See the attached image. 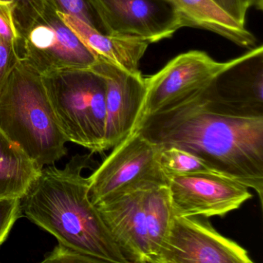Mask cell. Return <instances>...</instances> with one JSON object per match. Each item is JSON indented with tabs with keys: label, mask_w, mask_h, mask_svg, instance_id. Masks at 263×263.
Segmentation results:
<instances>
[{
	"label": "cell",
	"mask_w": 263,
	"mask_h": 263,
	"mask_svg": "<svg viewBox=\"0 0 263 263\" xmlns=\"http://www.w3.org/2000/svg\"><path fill=\"white\" fill-rule=\"evenodd\" d=\"M184 27L216 33L245 49L256 47L257 40L246 25L239 24L215 0H170Z\"/></svg>",
	"instance_id": "obj_15"
},
{
	"label": "cell",
	"mask_w": 263,
	"mask_h": 263,
	"mask_svg": "<svg viewBox=\"0 0 263 263\" xmlns=\"http://www.w3.org/2000/svg\"><path fill=\"white\" fill-rule=\"evenodd\" d=\"M144 191L125 192L96 205L128 263H152L143 211Z\"/></svg>",
	"instance_id": "obj_13"
},
{
	"label": "cell",
	"mask_w": 263,
	"mask_h": 263,
	"mask_svg": "<svg viewBox=\"0 0 263 263\" xmlns=\"http://www.w3.org/2000/svg\"><path fill=\"white\" fill-rule=\"evenodd\" d=\"M104 33L134 36L151 44L170 39L183 28L170 0H87Z\"/></svg>",
	"instance_id": "obj_9"
},
{
	"label": "cell",
	"mask_w": 263,
	"mask_h": 263,
	"mask_svg": "<svg viewBox=\"0 0 263 263\" xmlns=\"http://www.w3.org/2000/svg\"><path fill=\"white\" fill-rule=\"evenodd\" d=\"M43 79L67 142L82 146L92 154L105 152L104 80L91 70L63 72Z\"/></svg>",
	"instance_id": "obj_4"
},
{
	"label": "cell",
	"mask_w": 263,
	"mask_h": 263,
	"mask_svg": "<svg viewBox=\"0 0 263 263\" xmlns=\"http://www.w3.org/2000/svg\"><path fill=\"white\" fill-rule=\"evenodd\" d=\"M207 218L173 215L158 263H253L246 249L217 232Z\"/></svg>",
	"instance_id": "obj_8"
},
{
	"label": "cell",
	"mask_w": 263,
	"mask_h": 263,
	"mask_svg": "<svg viewBox=\"0 0 263 263\" xmlns=\"http://www.w3.org/2000/svg\"><path fill=\"white\" fill-rule=\"evenodd\" d=\"M208 87L143 118L136 132L162 148L196 155L214 172L253 189L263 202V115L232 111Z\"/></svg>",
	"instance_id": "obj_1"
},
{
	"label": "cell",
	"mask_w": 263,
	"mask_h": 263,
	"mask_svg": "<svg viewBox=\"0 0 263 263\" xmlns=\"http://www.w3.org/2000/svg\"><path fill=\"white\" fill-rule=\"evenodd\" d=\"M241 57L219 62L206 52L191 50L174 58L157 73L144 77L145 97L140 121L204 90Z\"/></svg>",
	"instance_id": "obj_7"
},
{
	"label": "cell",
	"mask_w": 263,
	"mask_h": 263,
	"mask_svg": "<svg viewBox=\"0 0 263 263\" xmlns=\"http://www.w3.org/2000/svg\"><path fill=\"white\" fill-rule=\"evenodd\" d=\"M142 204L152 263H158L173 217L168 186H156L144 190Z\"/></svg>",
	"instance_id": "obj_17"
},
{
	"label": "cell",
	"mask_w": 263,
	"mask_h": 263,
	"mask_svg": "<svg viewBox=\"0 0 263 263\" xmlns=\"http://www.w3.org/2000/svg\"><path fill=\"white\" fill-rule=\"evenodd\" d=\"M57 13L98 61H104L132 74H142L140 64L151 44L148 41L101 33L77 16L58 10Z\"/></svg>",
	"instance_id": "obj_14"
},
{
	"label": "cell",
	"mask_w": 263,
	"mask_h": 263,
	"mask_svg": "<svg viewBox=\"0 0 263 263\" xmlns=\"http://www.w3.org/2000/svg\"><path fill=\"white\" fill-rule=\"evenodd\" d=\"M89 178V195L95 205L133 191L167 185L160 164L162 147L135 132L114 147Z\"/></svg>",
	"instance_id": "obj_5"
},
{
	"label": "cell",
	"mask_w": 263,
	"mask_h": 263,
	"mask_svg": "<svg viewBox=\"0 0 263 263\" xmlns=\"http://www.w3.org/2000/svg\"><path fill=\"white\" fill-rule=\"evenodd\" d=\"M43 263H96L82 252L58 243L53 250L44 255Z\"/></svg>",
	"instance_id": "obj_23"
},
{
	"label": "cell",
	"mask_w": 263,
	"mask_h": 263,
	"mask_svg": "<svg viewBox=\"0 0 263 263\" xmlns=\"http://www.w3.org/2000/svg\"><path fill=\"white\" fill-rule=\"evenodd\" d=\"M21 58L19 50L0 36V90L5 83L12 67Z\"/></svg>",
	"instance_id": "obj_24"
},
{
	"label": "cell",
	"mask_w": 263,
	"mask_h": 263,
	"mask_svg": "<svg viewBox=\"0 0 263 263\" xmlns=\"http://www.w3.org/2000/svg\"><path fill=\"white\" fill-rule=\"evenodd\" d=\"M90 70L99 74L106 84L105 150L107 151L137 130L145 97L144 76L132 74L101 61Z\"/></svg>",
	"instance_id": "obj_11"
},
{
	"label": "cell",
	"mask_w": 263,
	"mask_h": 263,
	"mask_svg": "<svg viewBox=\"0 0 263 263\" xmlns=\"http://www.w3.org/2000/svg\"><path fill=\"white\" fill-rule=\"evenodd\" d=\"M160 164L168 178L172 176L214 172L196 155L175 147L162 149Z\"/></svg>",
	"instance_id": "obj_18"
},
{
	"label": "cell",
	"mask_w": 263,
	"mask_h": 263,
	"mask_svg": "<svg viewBox=\"0 0 263 263\" xmlns=\"http://www.w3.org/2000/svg\"><path fill=\"white\" fill-rule=\"evenodd\" d=\"M243 3L248 10L252 8L261 11L263 10V0H243Z\"/></svg>",
	"instance_id": "obj_26"
},
{
	"label": "cell",
	"mask_w": 263,
	"mask_h": 263,
	"mask_svg": "<svg viewBox=\"0 0 263 263\" xmlns=\"http://www.w3.org/2000/svg\"><path fill=\"white\" fill-rule=\"evenodd\" d=\"M173 215L223 217L252 198L249 187L215 172L168 178Z\"/></svg>",
	"instance_id": "obj_10"
},
{
	"label": "cell",
	"mask_w": 263,
	"mask_h": 263,
	"mask_svg": "<svg viewBox=\"0 0 263 263\" xmlns=\"http://www.w3.org/2000/svg\"><path fill=\"white\" fill-rule=\"evenodd\" d=\"M21 37V58L43 77L90 70L98 62L50 4Z\"/></svg>",
	"instance_id": "obj_6"
},
{
	"label": "cell",
	"mask_w": 263,
	"mask_h": 263,
	"mask_svg": "<svg viewBox=\"0 0 263 263\" xmlns=\"http://www.w3.org/2000/svg\"><path fill=\"white\" fill-rule=\"evenodd\" d=\"M215 1L235 21L242 25H246L248 10L243 3V0H215Z\"/></svg>",
	"instance_id": "obj_25"
},
{
	"label": "cell",
	"mask_w": 263,
	"mask_h": 263,
	"mask_svg": "<svg viewBox=\"0 0 263 263\" xmlns=\"http://www.w3.org/2000/svg\"><path fill=\"white\" fill-rule=\"evenodd\" d=\"M16 5V21L20 32L22 33L33 22L39 19L49 3L47 0H7Z\"/></svg>",
	"instance_id": "obj_21"
},
{
	"label": "cell",
	"mask_w": 263,
	"mask_h": 263,
	"mask_svg": "<svg viewBox=\"0 0 263 263\" xmlns=\"http://www.w3.org/2000/svg\"><path fill=\"white\" fill-rule=\"evenodd\" d=\"M16 5L11 1L0 0V36L14 46L21 53V33L16 16Z\"/></svg>",
	"instance_id": "obj_20"
},
{
	"label": "cell",
	"mask_w": 263,
	"mask_h": 263,
	"mask_svg": "<svg viewBox=\"0 0 263 263\" xmlns=\"http://www.w3.org/2000/svg\"><path fill=\"white\" fill-rule=\"evenodd\" d=\"M41 172L42 167L0 130V199H22Z\"/></svg>",
	"instance_id": "obj_16"
},
{
	"label": "cell",
	"mask_w": 263,
	"mask_h": 263,
	"mask_svg": "<svg viewBox=\"0 0 263 263\" xmlns=\"http://www.w3.org/2000/svg\"><path fill=\"white\" fill-rule=\"evenodd\" d=\"M93 154L76 155L64 168L47 165L22 198L28 219L53 235L58 243L82 252L96 263H128L89 195Z\"/></svg>",
	"instance_id": "obj_2"
},
{
	"label": "cell",
	"mask_w": 263,
	"mask_h": 263,
	"mask_svg": "<svg viewBox=\"0 0 263 263\" xmlns=\"http://www.w3.org/2000/svg\"><path fill=\"white\" fill-rule=\"evenodd\" d=\"M0 130L42 168L67 154L43 77L21 57L0 90Z\"/></svg>",
	"instance_id": "obj_3"
},
{
	"label": "cell",
	"mask_w": 263,
	"mask_h": 263,
	"mask_svg": "<svg viewBox=\"0 0 263 263\" xmlns=\"http://www.w3.org/2000/svg\"><path fill=\"white\" fill-rule=\"evenodd\" d=\"M211 98L238 114L263 115V47L250 49L209 86Z\"/></svg>",
	"instance_id": "obj_12"
},
{
	"label": "cell",
	"mask_w": 263,
	"mask_h": 263,
	"mask_svg": "<svg viewBox=\"0 0 263 263\" xmlns=\"http://www.w3.org/2000/svg\"><path fill=\"white\" fill-rule=\"evenodd\" d=\"M47 2L59 11L77 16L98 31L105 33L98 14L87 0H47Z\"/></svg>",
	"instance_id": "obj_19"
},
{
	"label": "cell",
	"mask_w": 263,
	"mask_h": 263,
	"mask_svg": "<svg viewBox=\"0 0 263 263\" xmlns=\"http://www.w3.org/2000/svg\"><path fill=\"white\" fill-rule=\"evenodd\" d=\"M21 198L0 199V246L7 239L18 218L22 217Z\"/></svg>",
	"instance_id": "obj_22"
}]
</instances>
